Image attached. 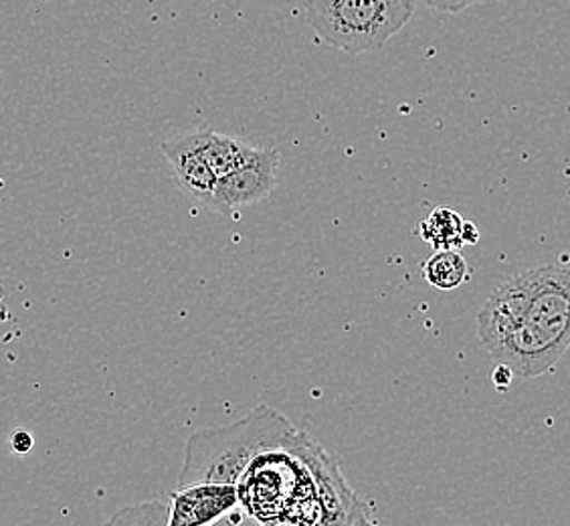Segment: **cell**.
Here are the masks:
<instances>
[{"label":"cell","instance_id":"3957f363","mask_svg":"<svg viewBox=\"0 0 570 526\" xmlns=\"http://www.w3.org/2000/svg\"><path fill=\"white\" fill-rule=\"evenodd\" d=\"M415 11V0H306L312 31L351 56L374 53L395 37Z\"/></svg>","mask_w":570,"mask_h":526},{"label":"cell","instance_id":"7a4b0ae2","mask_svg":"<svg viewBox=\"0 0 570 526\" xmlns=\"http://www.w3.org/2000/svg\"><path fill=\"white\" fill-rule=\"evenodd\" d=\"M297 429L267 403L219 429L193 434L185 448L178 488L188 484H237L257 456L285 450Z\"/></svg>","mask_w":570,"mask_h":526},{"label":"cell","instance_id":"30bf717a","mask_svg":"<svg viewBox=\"0 0 570 526\" xmlns=\"http://www.w3.org/2000/svg\"><path fill=\"white\" fill-rule=\"evenodd\" d=\"M421 274L435 290L451 292L470 280V267L458 250H439L423 263Z\"/></svg>","mask_w":570,"mask_h":526},{"label":"cell","instance_id":"277c9868","mask_svg":"<svg viewBox=\"0 0 570 526\" xmlns=\"http://www.w3.org/2000/svg\"><path fill=\"white\" fill-rule=\"evenodd\" d=\"M285 450L296 456L306 468L322 510V523L328 526H348L352 506L358 500V496L346 483L338 461L316 439L299 431L285 446Z\"/></svg>","mask_w":570,"mask_h":526},{"label":"cell","instance_id":"ac0fdd59","mask_svg":"<svg viewBox=\"0 0 570 526\" xmlns=\"http://www.w3.org/2000/svg\"><path fill=\"white\" fill-rule=\"evenodd\" d=\"M264 526H275V525H264Z\"/></svg>","mask_w":570,"mask_h":526},{"label":"cell","instance_id":"6da1fadb","mask_svg":"<svg viewBox=\"0 0 570 526\" xmlns=\"http://www.w3.org/2000/svg\"><path fill=\"white\" fill-rule=\"evenodd\" d=\"M478 337L514 377L552 371L570 342L569 270L540 265L498 285L478 312Z\"/></svg>","mask_w":570,"mask_h":526},{"label":"cell","instance_id":"9a60e30c","mask_svg":"<svg viewBox=\"0 0 570 526\" xmlns=\"http://www.w3.org/2000/svg\"><path fill=\"white\" fill-rule=\"evenodd\" d=\"M210 526H264L262 523H257L253 516L247 515L243 508H233L230 513L223 516L220 520H217L215 525Z\"/></svg>","mask_w":570,"mask_h":526},{"label":"cell","instance_id":"e0dca14e","mask_svg":"<svg viewBox=\"0 0 570 526\" xmlns=\"http://www.w3.org/2000/svg\"><path fill=\"white\" fill-rule=\"evenodd\" d=\"M314 526H328V525H324V523H318V525H314Z\"/></svg>","mask_w":570,"mask_h":526},{"label":"cell","instance_id":"8992f818","mask_svg":"<svg viewBox=\"0 0 570 526\" xmlns=\"http://www.w3.org/2000/svg\"><path fill=\"white\" fill-rule=\"evenodd\" d=\"M239 506L235 484H188L168 503V526H210Z\"/></svg>","mask_w":570,"mask_h":526},{"label":"cell","instance_id":"4fadbf2b","mask_svg":"<svg viewBox=\"0 0 570 526\" xmlns=\"http://www.w3.org/2000/svg\"><path fill=\"white\" fill-rule=\"evenodd\" d=\"M9 446H11L14 456H27L31 454L35 448V438L31 431L27 429H14L9 438Z\"/></svg>","mask_w":570,"mask_h":526},{"label":"cell","instance_id":"8fae6325","mask_svg":"<svg viewBox=\"0 0 570 526\" xmlns=\"http://www.w3.org/2000/svg\"><path fill=\"white\" fill-rule=\"evenodd\" d=\"M101 526H168V503L154 498L124 506Z\"/></svg>","mask_w":570,"mask_h":526},{"label":"cell","instance_id":"7c38bea8","mask_svg":"<svg viewBox=\"0 0 570 526\" xmlns=\"http://www.w3.org/2000/svg\"><path fill=\"white\" fill-rule=\"evenodd\" d=\"M425 7L433 11L445 12V14H458L473 4H480L483 0H421Z\"/></svg>","mask_w":570,"mask_h":526},{"label":"cell","instance_id":"9c48e42d","mask_svg":"<svg viewBox=\"0 0 570 526\" xmlns=\"http://www.w3.org/2000/svg\"><path fill=\"white\" fill-rule=\"evenodd\" d=\"M419 235L435 252L439 250H460L463 245L480 242L478 227L463 220L458 211L448 207L433 208L425 221L419 225Z\"/></svg>","mask_w":570,"mask_h":526},{"label":"cell","instance_id":"5bb4252c","mask_svg":"<svg viewBox=\"0 0 570 526\" xmlns=\"http://www.w3.org/2000/svg\"><path fill=\"white\" fill-rule=\"evenodd\" d=\"M348 526H381L379 520L374 518L371 513V506L366 505L364 500H356L352 506L351 518H348Z\"/></svg>","mask_w":570,"mask_h":526},{"label":"cell","instance_id":"5b68a950","mask_svg":"<svg viewBox=\"0 0 570 526\" xmlns=\"http://www.w3.org/2000/svg\"><path fill=\"white\" fill-rule=\"evenodd\" d=\"M279 158V150L259 148V153L247 165L230 171L229 175L220 176L215 191L217 213L229 217L235 208L269 197L277 187Z\"/></svg>","mask_w":570,"mask_h":526},{"label":"cell","instance_id":"52a82bcc","mask_svg":"<svg viewBox=\"0 0 570 526\" xmlns=\"http://www.w3.org/2000/svg\"><path fill=\"white\" fill-rule=\"evenodd\" d=\"M163 154L173 166L178 187L183 188V193L217 213L215 191H217L219 176L213 173L209 163L203 158V154L198 153L190 134L176 136L173 140L163 144Z\"/></svg>","mask_w":570,"mask_h":526},{"label":"cell","instance_id":"2e32d148","mask_svg":"<svg viewBox=\"0 0 570 526\" xmlns=\"http://www.w3.org/2000/svg\"><path fill=\"white\" fill-rule=\"evenodd\" d=\"M492 381H494L495 389L498 391H508V387L514 381V373L510 371V367H505L502 362H498L494 374H492Z\"/></svg>","mask_w":570,"mask_h":526},{"label":"cell","instance_id":"ba28073f","mask_svg":"<svg viewBox=\"0 0 570 526\" xmlns=\"http://www.w3.org/2000/svg\"><path fill=\"white\" fill-rule=\"evenodd\" d=\"M190 138L197 146L198 153L203 154V158L209 163L213 173L219 178L229 175L230 171L239 166L247 165L253 156L259 153L257 146L210 128L190 132Z\"/></svg>","mask_w":570,"mask_h":526}]
</instances>
